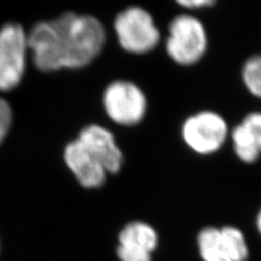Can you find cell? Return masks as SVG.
I'll use <instances>...</instances> for the list:
<instances>
[{"label": "cell", "mask_w": 261, "mask_h": 261, "mask_svg": "<svg viewBox=\"0 0 261 261\" xmlns=\"http://www.w3.org/2000/svg\"><path fill=\"white\" fill-rule=\"evenodd\" d=\"M243 81L252 95L261 98V56L251 57L245 63Z\"/></svg>", "instance_id": "13"}, {"label": "cell", "mask_w": 261, "mask_h": 261, "mask_svg": "<svg viewBox=\"0 0 261 261\" xmlns=\"http://www.w3.org/2000/svg\"><path fill=\"white\" fill-rule=\"evenodd\" d=\"M221 238L232 261H246L248 258V247L243 233L239 228L225 226L220 230Z\"/></svg>", "instance_id": "12"}, {"label": "cell", "mask_w": 261, "mask_h": 261, "mask_svg": "<svg viewBox=\"0 0 261 261\" xmlns=\"http://www.w3.org/2000/svg\"><path fill=\"white\" fill-rule=\"evenodd\" d=\"M207 33L202 23L192 15H178L171 22L167 40V53L181 65L199 61L207 50Z\"/></svg>", "instance_id": "2"}, {"label": "cell", "mask_w": 261, "mask_h": 261, "mask_svg": "<svg viewBox=\"0 0 261 261\" xmlns=\"http://www.w3.org/2000/svg\"><path fill=\"white\" fill-rule=\"evenodd\" d=\"M105 39V30L96 18L67 12L33 28L28 46L37 69L49 72L85 67L101 51Z\"/></svg>", "instance_id": "1"}, {"label": "cell", "mask_w": 261, "mask_h": 261, "mask_svg": "<svg viewBox=\"0 0 261 261\" xmlns=\"http://www.w3.org/2000/svg\"><path fill=\"white\" fill-rule=\"evenodd\" d=\"M120 45L126 51L146 54L156 47L160 33L152 16L140 7L128 8L120 13L114 22Z\"/></svg>", "instance_id": "3"}, {"label": "cell", "mask_w": 261, "mask_h": 261, "mask_svg": "<svg viewBox=\"0 0 261 261\" xmlns=\"http://www.w3.org/2000/svg\"><path fill=\"white\" fill-rule=\"evenodd\" d=\"M28 36L18 24L0 30V91L18 86L25 71Z\"/></svg>", "instance_id": "4"}, {"label": "cell", "mask_w": 261, "mask_h": 261, "mask_svg": "<svg viewBox=\"0 0 261 261\" xmlns=\"http://www.w3.org/2000/svg\"><path fill=\"white\" fill-rule=\"evenodd\" d=\"M103 102L108 116L122 125L140 123L147 109L146 97L141 88L125 81L110 84L105 92Z\"/></svg>", "instance_id": "6"}, {"label": "cell", "mask_w": 261, "mask_h": 261, "mask_svg": "<svg viewBox=\"0 0 261 261\" xmlns=\"http://www.w3.org/2000/svg\"><path fill=\"white\" fill-rule=\"evenodd\" d=\"M178 5H181L189 9H195V8H202V7H209L214 5V0H179L177 2Z\"/></svg>", "instance_id": "16"}, {"label": "cell", "mask_w": 261, "mask_h": 261, "mask_svg": "<svg viewBox=\"0 0 261 261\" xmlns=\"http://www.w3.org/2000/svg\"><path fill=\"white\" fill-rule=\"evenodd\" d=\"M12 120L10 106L4 99H0V143L3 142L6 134L9 130Z\"/></svg>", "instance_id": "15"}, {"label": "cell", "mask_w": 261, "mask_h": 261, "mask_svg": "<svg viewBox=\"0 0 261 261\" xmlns=\"http://www.w3.org/2000/svg\"><path fill=\"white\" fill-rule=\"evenodd\" d=\"M118 256L121 261H151V252L158 246V235L149 224L132 222L119 236Z\"/></svg>", "instance_id": "7"}, {"label": "cell", "mask_w": 261, "mask_h": 261, "mask_svg": "<svg viewBox=\"0 0 261 261\" xmlns=\"http://www.w3.org/2000/svg\"><path fill=\"white\" fill-rule=\"evenodd\" d=\"M247 128L261 151V112H251L245 117L241 123Z\"/></svg>", "instance_id": "14"}, {"label": "cell", "mask_w": 261, "mask_h": 261, "mask_svg": "<svg viewBox=\"0 0 261 261\" xmlns=\"http://www.w3.org/2000/svg\"><path fill=\"white\" fill-rule=\"evenodd\" d=\"M232 140L234 150L242 161L251 163L258 159L261 151L246 127L242 124L236 126L232 132Z\"/></svg>", "instance_id": "11"}, {"label": "cell", "mask_w": 261, "mask_h": 261, "mask_svg": "<svg viewBox=\"0 0 261 261\" xmlns=\"http://www.w3.org/2000/svg\"><path fill=\"white\" fill-rule=\"evenodd\" d=\"M198 247L203 261H232L220 230L206 227L198 235Z\"/></svg>", "instance_id": "10"}, {"label": "cell", "mask_w": 261, "mask_h": 261, "mask_svg": "<svg viewBox=\"0 0 261 261\" xmlns=\"http://www.w3.org/2000/svg\"><path fill=\"white\" fill-rule=\"evenodd\" d=\"M257 226H258L259 231H260V233H261V211L259 212L258 218H257Z\"/></svg>", "instance_id": "17"}, {"label": "cell", "mask_w": 261, "mask_h": 261, "mask_svg": "<svg viewBox=\"0 0 261 261\" xmlns=\"http://www.w3.org/2000/svg\"><path fill=\"white\" fill-rule=\"evenodd\" d=\"M77 141L100 163L106 172L116 173L121 169L123 154L108 129L98 125L87 126L80 133Z\"/></svg>", "instance_id": "8"}, {"label": "cell", "mask_w": 261, "mask_h": 261, "mask_svg": "<svg viewBox=\"0 0 261 261\" xmlns=\"http://www.w3.org/2000/svg\"><path fill=\"white\" fill-rule=\"evenodd\" d=\"M64 160L84 187H98L105 183L106 170L79 141L67 146Z\"/></svg>", "instance_id": "9"}, {"label": "cell", "mask_w": 261, "mask_h": 261, "mask_svg": "<svg viewBox=\"0 0 261 261\" xmlns=\"http://www.w3.org/2000/svg\"><path fill=\"white\" fill-rule=\"evenodd\" d=\"M182 135L192 150L199 154H210L218 151L224 144L227 124L218 113L202 111L184 122Z\"/></svg>", "instance_id": "5"}]
</instances>
